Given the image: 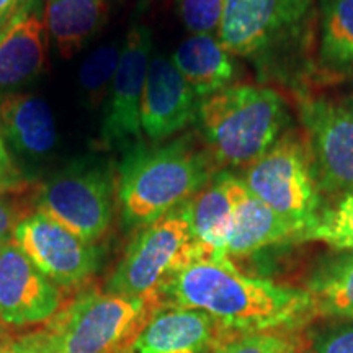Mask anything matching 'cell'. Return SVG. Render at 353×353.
Instances as JSON below:
<instances>
[{
    "mask_svg": "<svg viewBox=\"0 0 353 353\" xmlns=\"http://www.w3.org/2000/svg\"><path fill=\"white\" fill-rule=\"evenodd\" d=\"M200 105L172 57L152 56L141 99V130L151 143H165L196 123Z\"/></svg>",
    "mask_w": 353,
    "mask_h": 353,
    "instance_id": "cell-13",
    "label": "cell"
},
{
    "mask_svg": "<svg viewBox=\"0 0 353 353\" xmlns=\"http://www.w3.org/2000/svg\"><path fill=\"white\" fill-rule=\"evenodd\" d=\"M180 20L192 34H216L224 0H176Z\"/></svg>",
    "mask_w": 353,
    "mask_h": 353,
    "instance_id": "cell-26",
    "label": "cell"
},
{
    "mask_svg": "<svg viewBox=\"0 0 353 353\" xmlns=\"http://www.w3.org/2000/svg\"><path fill=\"white\" fill-rule=\"evenodd\" d=\"M241 179L259 200L301 231L299 239L324 208L306 136L293 128L247 165Z\"/></svg>",
    "mask_w": 353,
    "mask_h": 353,
    "instance_id": "cell-7",
    "label": "cell"
},
{
    "mask_svg": "<svg viewBox=\"0 0 353 353\" xmlns=\"http://www.w3.org/2000/svg\"><path fill=\"white\" fill-rule=\"evenodd\" d=\"M324 242L335 252L353 250V193L324 205L316 224L303 234L299 242Z\"/></svg>",
    "mask_w": 353,
    "mask_h": 353,
    "instance_id": "cell-24",
    "label": "cell"
},
{
    "mask_svg": "<svg viewBox=\"0 0 353 353\" xmlns=\"http://www.w3.org/2000/svg\"><path fill=\"white\" fill-rule=\"evenodd\" d=\"M317 63L330 76L353 74V0H321Z\"/></svg>",
    "mask_w": 353,
    "mask_h": 353,
    "instance_id": "cell-22",
    "label": "cell"
},
{
    "mask_svg": "<svg viewBox=\"0 0 353 353\" xmlns=\"http://www.w3.org/2000/svg\"><path fill=\"white\" fill-rule=\"evenodd\" d=\"M196 123L219 170L245 169L288 130L290 113L273 88L232 83L201 101Z\"/></svg>",
    "mask_w": 353,
    "mask_h": 353,
    "instance_id": "cell-3",
    "label": "cell"
},
{
    "mask_svg": "<svg viewBox=\"0 0 353 353\" xmlns=\"http://www.w3.org/2000/svg\"><path fill=\"white\" fill-rule=\"evenodd\" d=\"M19 213L6 193H0V247L13 239V231L19 224Z\"/></svg>",
    "mask_w": 353,
    "mask_h": 353,
    "instance_id": "cell-29",
    "label": "cell"
},
{
    "mask_svg": "<svg viewBox=\"0 0 353 353\" xmlns=\"http://www.w3.org/2000/svg\"><path fill=\"white\" fill-rule=\"evenodd\" d=\"M0 132L7 148L30 161L51 156L57 143L50 105L41 97L21 92L0 99Z\"/></svg>",
    "mask_w": 353,
    "mask_h": 353,
    "instance_id": "cell-17",
    "label": "cell"
},
{
    "mask_svg": "<svg viewBox=\"0 0 353 353\" xmlns=\"http://www.w3.org/2000/svg\"><path fill=\"white\" fill-rule=\"evenodd\" d=\"M193 134L159 144L143 143L123 152L118 203L126 229H141L192 200L218 172Z\"/></svg>",
    "mask_w": 353,
    "mask_h": 353,
    "instance_id": "cell-2",
    "label": "cell"
},
{
    "mask_svg": "<svg viewBox=\"0 0 353 353\" xmlns=\"http://www.w3.org/2000/svg\"><path fill=\"white\" fill-rule=\"evenodd\" d=\"M314 353H353V319L334 322L312 335Z\"/></svg>",
    "mask_w": 353,
    "mask_h": 353,
    "instance_id": "cell-27",
    "label": "cell"
},
{
    "mask_svg": "<svg viewBox=\"0 0 353 353\" xmlns=\"http://www.w3.org/2000/svg\"><path fill=\"white\" fill-rule=\"evenodd\" d=\"M0 353H6V350H3V348H0Z\"/></svg>",
    "mask_w": 353,
    "mask_h": 353,
    "instance_id": "cell-33",
    "label": "cell"
},
{
    "mask_svg": "<svg viewBox=\"0 0 353 353\" xmlns=\"http://www.w3.org/2000/svg\"><path fill=\"white\" fill-rule=\"evenodd\" d=\"M117 201V167L101 157H82L39 187L37 211L95 245L112 226Z\"/></svg>",
    "mask_w": 353,
    "mask_h": 353,
    "instance_id": "cell-5",
    "label": "cell"
},
{
    "mask_svg": "<svg viewBox=\"0 0 353 353\" xmlns=\"http://www.w3.org/2000/svg\"><path fill=\"white\" fill-rule=\"evenodd\" d=\"M296 342L288 332L226 335L214 353H294Z\"/></svg>",
    "mask_w": 353,
    "mask_h": 353,
    "instance_id": "cell-25",
    "label": "cell"
},
{
    "mask_svg": "<svg viewBox=\"0 0 353 353\" xmlns=\"http://www.w3.org/2000/svg\"><path fill=\"white\" fill-rule=\"evenodd\" d=\"M43 7L37 0L0 30V99L19 94L43 72L48 51Z\"/></svg>",
    "mask_w": 353,
    "mask_h": 353,
    "instance_id": "cell-16",
    "label": "cell"
},
{
    "mask_svg": "<svg viewBox=\"0 0 353 353\" xmlns=\"http://www.w3.org/2000/svg\"><path fill=\"white\" fill-rule=\"evenodd\" d=\"M306 291L312 299L314 317L353 319V250H342L317 265Z\"/></svg>",
    "mask_w": 353,
    "mask_h": 353,
    "instance_id": "cell-21",
    "label": "cell"
},
{
    "mask_svg": "<svg viewBox=\"0 0 353 353\" xmlns=\"http://www.w3.org/2000/svg\"><path fill=\"white\" fill-rule=\"evenodd\" d=\"M63 306V291L15 244L0 247V322L32 325L50 321Z\"/></svg>",
    "mask_w": 353,
    "mask_h": 353,
    "instance_id": "cell-12",
    "label": "cell"
},
{
    "mask_svg": "<svg viewBox=\"0 0 353 353\" xmlns=\"http://www.w3.org/2000/svg\"><path fill=\"white\" fill-rule=\"evenodd\" d=\"M232 203V224L229 234L228 259H244L278 244L298 242L301 231L281 218L245 187L241 176L229 174Z\"/></svg>",
    "mask_w": 353,
    "mask_h": 353,
    "instance_id": "cell-14",
    "label": "cell"
},
{
    "mask_svg": "<svg viewBox=\"0 0 353 353\" xmlns=\"http://www.w3.org/2000/svg\"><path fill=\"white\" fill-rule=\"evenodd\" d=\"M37 0H0V30L21 15Z\"/></svg>",
    "mask_w": 353,
    "mask_h": 353,
    "instance_id": "cell-31",
    "label": "cell"
},
{
    "mask_svg": "<svg viewBox=\"0 0 353 353\" xmlns=\"http://www.w3.org/2000/svg\"><path fill=\"white\" fill-rule=\"evenodd\" d=\"M299 118L306 136L317 185L322 193H353V117L334 101L314 97L299 100Z\"/></svg>",
    "mask_w": 353,
    "mask_h": 353,
    "instance_id": "cell-10",
    "label": "cell"
},
{
    "mask_svg": "<svg viewBox=\"0 0 353 353\" xmlns=\"http://www.w3.org/2000/svg\"><path fill=\"white\" fill-rule=\"evenodd\" d=\"M343 107H345V108L348 110V112H350L352 117H353V94L345 100V103H343Z\"/></svg>",
    "mask_w": 353,
    "mask_h": 353,
    "instance_id": "cell-32",
    "label": "cell"
},
{
    "mask_svg": "<svg viewBox=\"0 0 353 353\" xmlns=\"http://www.w3.org/2000/svg\"><path fill=\"white\" fill-rule=\"evenodd\" d=\"M3 350H6V353H51L39 339L38 332L12 341L8 345L3 347Z\"/></svg>",
    "mask_w": 353,
    "mask_h": 353,
    "instance_id": "cell-30",
    "label": "cell"
},
{
    "mask_svg": "<svg viewBox=\"0 0 353 353\" xmlns=\"http://www.w3.org/2000/svg\"><path fill=\"white\" fill-rule=\"evenodd\" d=\"M13 241L34 267L59 288L81 285L97 272L100 250L39 211L25 216Z\"/></svg>",
    "mask_w": 353,
    "mask_h": 353,
    "instance_id": "cell-11",
    "label": "cell"
},
{
    "mask_svg": "<svg viewBox=\"0 0 353 353\" xmlns=\"http://www.w3.org/2000/svg\"><path fill=\"white\" fill-rule=\"evenodd\" d=\"M172 61L201 101L237 79L234 56L216 34H192L176 46Z\"/></svg>",
    "mask_w": 353,
    "mask_h": 353,
    "instance_id": "cell-19",
    "label": "cell"
},
{
    "mask_svg": "<svg viewBox=\"0 0 353 353\" xmlns=\"http://www.w3.org/2000/svg\"><path fill=\"white\" fill-rule=\"evenodd\" d=\"M162 304L210 314L228 335L290 332L314 317L306 290L244 275L229 259H201L175 273Z\"/></svg>",
    "mask_w": 353,
    "mask_h": 353,
    "instance_id": "cell-1",
    "label": "cell"
},
{
    "mask_svg": "<svg viewBox=\"0 0 353 353\" xmlns=\"http://www.w3.org/2000/svg\"><path fill=\"white\" fill-rule=\"evenodd\" d=\"M26 179L10 156L0 132V193H19L26 188Z\"/></svg>",
    "mask_w": 353,
    "mask_h": 353,
    "instance_id": "cell-28",
    "label": "cell"
},
{
    "mask_svg": "<svg viewBox=\"0 0 353 353\" xmlns=\"http://www.w3.org/2000/svg\"><path fill=\"white\" fill-rule=\"evenodd\" d=\"M229 174L231 170H218L213 179L187 201L190 226L201 259H228L226 249L232 224Z\"/></svg>",
    "mask_w": 353,
    "mask_h": 353,
    "instance_id": "cell-18",
    "label": "cell"
},
{
    "mask_svg": "<svg viewBox=\"0 0 353 353\" xmlns=\"http://www.w3.org/2000/svg\"><path fill=\"white\" fill-rule=\"evenodd\" d=\"M152 59V33L143 23L132 25L123 39L120 63L110 85L108 101L101 121V149L128 151L143 143L141 99Z\"/></svg>",
    "mask_w": 353,
    "mask_h": 353,
    "instance_id": "cell-9",
    "label": "cell"
},
{
    "mask_svg": "<svg viewBox=\"0 0 353 353\" xmlns=\"http://www.w3.org/2000/svg\"><path fill=\"white\" fill-rule=\"evenodd\" d=\"M44 25L64 59L76 56L107 25L108 0H44Z\"/></svg>",
    "mask_w": 353,
    "mask_h": 353,
    "instance_id": "cell-20",
    "label": "cell"
},
{
    "mask_svg": "<svg viewBox=\"0 0 353 353\" xmlns=\"http://www.w3.org/2000/svg\"><path fill=\"white\" fill-rule=\"evenodd\" d=\"M201 260L187 203L139 229L107 283L108 293L161 301V291L175 273Z\"/></svg>",
    "mask_w": 353,
    "mask_h": 353,
    "instance_id": "cell-6",
    "label": "cell"
},
{
    "mask_svg": "<svg viewBox=\"0 0 353 353\" xmlns=\"http://www.w3.org/2000/svg\"><path fill=\"white\" fill-rule=\"evenodd\" d=\"M123 41L101 44L88 54L77 74L79 90L88 108H97L108 95L118 63H120Z\"/></svg>",
    "mask_w": 353,
    "mask_h": 353,
    "instance_id": "cell-23",
    "label": "cell"
},
{
    "mask_svg": "<svg viewBox=\"0 0 353 353\" xmlns=\"http://www.w3.org/2000/svg\"><path fill=\"white\" fill-rule=\"evenodd\" d=\"M162 303L85 291L38 332L51 353H130L145 322Z\"/></svg>",
    "mask_w": 353,
    "mask_h": 353,
    "instance_id": "cell-4",
    "label": "cell"
},
{
    "mask_svg": "<svg viewBox=\"0 0 353 353\" xmlns=\"http://www.w3.org/2000/svg\"><path fill=\"white\" fill-rule=\"evenodd\" d=\"M226 335L206 312L162 304L145 322L136 339L134 350L136 353H214Z\"/></svg>",
    "mask_w": 353,
    "mask_h": 353,
    "instance_id": "cell-15",
    "label": "cell"
},
{
    "mask_svg": "<svg viewBox=\"0 0 353 353\" xmlns=\"http://www.w3.org/2000/svg\"><path fill=\"white\" fill-rule=\"evenodd\" d=\"M312 0H224L216 38L234 57L267 59L306 28Z\"/></svg>",
    "mask_w": 353,
    "mask_h": 353,
    "instance_id": "cell-8",
    "label": "cell"
}]
</instances>
